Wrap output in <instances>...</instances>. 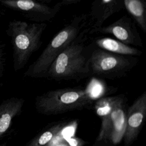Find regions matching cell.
Masks as SVG:
<instances>
[{
  "mask_svg": "<svg viewBox=\"0 0 146 146\" xmlns=\"http://www.w3.org/2000/svg\"><path fill=\"white\" fill-rule=\"evenodd\" d=\"M138 61L136 56L116 54L95 46L89 62L90 76L112 80L121 78L126 76Z\"/></svg>",
  "mask_w": 146,
  "mask_h": 146,
  "instance_id": "obj_5",
  "label": "cell"
},
{
  "mask_svg": "<svg viewBox=\"0 0 146 146\" xmlns=\"http://www.w3.org/2000/svg\"><path fill=\"white\" fill-rule=\"evenodd\" d=\"M0 3L35 23H46L51 20L64 5L63 1L53 5L46 2L33 0H0Z\"/></svg>",
  "mask_w": 146,
  "mask_h": 146,
  "instance_id": "obj_6",
  "label": "cell"
},
{
  "mask_svg": "<svg viewBox=\"0 0 146 146\" xmlns=\"http://www.w3.org/2000/svg\"><path fill=\"white\" fill-rule=\"evenodd\" d=\"M88 31L85 14L74 17L52 38L38 58L29 66L24 76L45 78L50 66L56 57L80 35Z\"/></svg>",
  "mask_w": 146,
  "mask_h": 146,
  "instance_id": "obj_2",
  "label": "cell"
},
{
  "mask_svg": "<svg viewBox=\"0 0 146 146\" xmlns=\"http://www.w3.org/2000/svg\"><path fill=\"white\" fill-rule=\"evenodd\" d=\"M93 43L95 47L116 54L133 56L142 54L139 49L111 38H99L94 40Z\"/></svg>",
  "mask_w": 146,
  "mask_h": 146,
  "instance_id": "obj_12",
  "label": "cell"
},
{
  "mask_svg": "<svg viewBox=\"0 0 146 146\" xmlns=\"http://www.w3.org/2000/svg\"><path fill=\"white\" fill-rule=\"evenodd\" d=\"M93 100L85 89L64 88L50 90L38 95L34 106L39 113L51 115L91 107Z\"/></svg>",
  "mask_w": 146,
  "mask_h": 146,
  "instance_id": "obj_4",
  "label": "cell"
},
{
  "mask_svg": "<svg viewBox=\"0 0 146 146\" xmlns=\"http://www.w3.org/2000/svg\"><path fill=\"white\" fill-rule=\"evenodd\" d=\"M111 102L112 96H107L99 98L94 104L95 112L102 119L99 140L110 136L111 132Z\"/></svg>",
  "mask_w": 146,
  "mask_h": 146,
  "instance_id": "obj_13",
  "label": "cell"
},
{
  "mask_svg": "<svg viewBox=\"0 0 146 146\" xmlns=\"http://www.w3.org/2000/svg\"><path fill=\"white\" fill-rule=\"evenodd\" d=\"M0 146H6V145L5 144H1L0 145Z\"/></svg>",
  "mask_w": 146,
  "mask_h": 146,
  "instance_id": "obj_19",
  "label": "cell"
},
{
  "mask_svg": "<svg viewBox=\"0 0 146 146\" xmlns=\"http://www.w3.org/2000/svg\"><path fill=\"white\" fill-rule=\"evenodd\" d=\"M124 7L144 33L146 32V3L143 0H124Z\"/></svg>",
  "mask_w": 146,
  "mask_h": 146,
  "instance_id": "obj_14",
  "label": "cell"
},
{
  "mask_svg": "<svg viewBox=\"0 0 146 146\" xmlns=\"http://www.w3.org/2000/svg\"><path fill=\"white\" fill-rule=\"evenodd\" d=\"M62 129V124H58L51 127L47 131L43 132L37 139L34 140V142L30 144L29 146H39L43 145L50 141L54 135L57 133Z\"/></svg>",
  "mask_w": 146,
  "mask_h": 146,
  "instance_id": "obj_15",
  "label": "cell"
},
{
  "mask_svg": "<svg viewBox=\"0 0 146 146\" xmlns=\"http://www.w3.org/2000/svg\"><path fill=\"white\" fill-rule=\"evenodd\" d=\"M5 52L3 49V46L1 41L0 40V79H1L3 71H4V66H5Z\"/></svg>",
  "mask_w": 146,
  "mask_h": 146,
  "instance_id": "obj_16",
  "label": "cell"
},
{
  "mask_svg": "<svg viewBox=\"0 0 146 146\" xmlns=\"http://www.w3.org/2000/svg\"><path fill=\"white\" fill-rule=\"evenodd\" d=\"M88 32L77 38L64 49L50 66L45 78L55 81L79 80L90 76L89 62L95 47L87 43Z\"/></svg>",
  "mask_w": 146,
  "mask_h": 146,
  "instance_id": "obj_1",
  "label": "cell"
},
{
  "mask_svg": "<svg viewBox=\"0 0 146 146\" xmlns=\"http://www.w3.org/2000/svg\"><path fill=\"white\" fill-rule=\"evenodd\" d=\"M124 7L123 0H96L91 4L90 11L85 14L88 34L102 27L104 22L111 15Z\"/></svg>",
  "mask_w": 146,
  "mask_h": 146,
  "instance_id": "obj_8",
  "label": "cell"
},
{
  "mask_svg": "<svg viewBox=\"0 0 146 146\" xmlns=\"http://www.w3.org/2000/svg\"><path fill=\"white\" fill-rule=\"evenodd\" d=\"M68 141H69L71 146H76V145H77V141L74 139H70L68 140Z\"/></svg>",
  "mask_w": 146,
  "mask_h": 146,
  "instance_id": "obj_18",
  "label": "cell"
},
{
  "mask_svg": "<svg viewBox=\"0 0 146 146\" xmlns=\"http://www.w3.org/2000/svg\"><path fill=\"white\" fill-rule=\"evenodd\" d=\"M73 128L72 127L65 128L63 130V135L66 137H70L73 133Z\"/></svg>",
  "mask_w": 146,
  "mask_h": 146,
  "instance_id": "obj_17",
  "label": "cell"
},
{
  "mask_svg": "<svg viewBox=\"0 0 146 146\" xmlns=\"http://www.w3.org/2000/svg\"><path fill=\"white\" fill-rule=\"evenodd\" d=\"M94 33L111 34L125 44L143 47L141 38L134 21L126 15L107 26L96 29L91 34Z\"/></svg>",
  "mask_w": 146,
  "mask_h": 146,
  "instance_id": "obj_7",
  "label": "cell"
},
{
  "mask_svg": "<svg viewBox=\"0 0 146 146\" xmlns=\"http://www.w3.org/2000/svg\"><path fill=\"white\" fill-rule=\"evenodd\" d=\"M25 103V99L11 97L0 104V137L10 128L14 118L19 115Z\"/></svg>",
  "mask_w": 146,
  "mask_h": 146,
  "instance_id": "obj_11",
  "label": "cell"
},
{
  "mask_svg": "<svg viewBox=\"0 0 146 146\" xmlns=\"http://www.w3.org/2000/svg\"><path fill=\"white\" fill-rule=\"evenodd\" d=\"M46 23L13 20L9 22L6 34L13 48V68L18 71L26 66L31 55L40 48Z\"/></svg>",
  "mask_w": 146,
  "mask_h": 146,
  "instance_id": "obj_3",
  "label": "cell"
},
{
  "mask_svg": "<svg viewBox=\"0 0 146 146\" xmlns=\"http://www.w3.org/2000/svg\"><path fill=\"white\" fill-rule=\"evenodd\" d=\"M146 116V91H144L127 108L125 140H132L138 133Z\"/></svg>",
  "mask_w": 146,
  "mask_h": 146,
  "instance_id": "obj_9",
  "label": "cell"
},
{
  "mask_svg": "<svg viewBox=\"0 0 146 146\" xmlns=\"http://www.w3.org/2000/svg\"><path fill=\"white\" fill-rule=\"evenodd\" d=\"M127 100L124 95L112 96L111 132L110 137L114 143L119 141L124 135L126 127Z\"/></svg>",
  "mask_w": 146,
  "mask_h": 146,
  "instance_id": "obj_10",
  "label": "cell"
}]
</instances>
